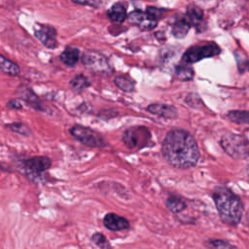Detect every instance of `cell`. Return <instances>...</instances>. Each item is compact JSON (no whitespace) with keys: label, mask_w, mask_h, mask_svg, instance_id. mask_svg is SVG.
I'll return each mask as SVG.
<instances>
[{"label":"cell","mask_w":249,"mask_h":249,"mask_svg":"<svg viewBox=\"0 0 249 249\" xmlns=\"http://www.w3.org/2000/svg\"><path fill=\"white\" fill-rule=\"evenodd\" d=\"M161 154L170 165L180 169L195 166L199 159V149L195 137L182 128H174L166 133Z\"/></svg>","instance_id":"obj_1"},{"label":"cell","mask_w":249,"mask_h":249,"mask_svg":"<svg viewBox=\"0 0 249 249\" xmlns=\"http://www.w3.org/2000/svg\"><path fill=\"white\" fill-rule=\"evenodd\" d=\"M212 197L221 220L228 225L236 226L243 215V204L240 198L227 187H217Z\"/></svg>","instance_id":"obj_2"},{"label":"cell","mask_w":249,"mask_h":249,"mask_svg":"<svg viewBox=\"0 0 249 249\" xmlns=\"http://www.w3.org/2000/svg\"><path fill=\"white\" fill-rule=\"evenodd\" d=\"M224 151L232 158L249 157V141L238 134L226 133L220 141Z\"/></svg>","instance_id":"obj_3"},{"label":"cell","mask_w":249,"mask_h":249,"mask_svg":"<svg viewBox=\"0 0 249 249\" xmlns=\"http://www.w3.org/2000/svg\"><path fill=\"white\" fill-rule=\"evenodd\" d=\"M151 139V133L145 126H131L123 133L122 140L128 149H142Z\"/></svg>","instance_id":"obj_4"},{"label":"cell","mask_w":249,"mask_h":249,"mask_svg":"<svg viewBox=\"0 0 249 249\" xmlns=\"http://www.w3.org/2000/svg\"><path fill=\"white\" fill-rule=\"evenodd\" d=\"M220 53H221V49L215 43L193 46L183 53L182 61L187 64L195 63L203 58L218 55Z\"/></svg>","instance_id":"obj_5"},{"label":"cell","mask_w":249,"mask_h":249,"mask_svg":"<svg viewBox=\"0 0 249 249\" xmlns=\"http://www.w3.org/2000/svg\"><path fill=\"white\" fill-rule=\"evenodd\" d=\"M70 134L80 143L90 148H101L105 145L104 139L96 131L83 125H73L69 129Z\"/></svg>","instance_id":"obj_6"},{"label":"cell","mask_w":249,"mask_h":249,"mask_svg":"<svg viewBox=\"0 0 249 249\" xmlns=\"http://www.w3.org/2000/svg\"><path fill=\"white\" fill-rule=\"evenodd\" d=\"M82 62L90 71L99 73L111 72V66L107 57L97 51H86L82 56Z\"/></svg>","instance_id":"obj_7"},{"label":"cell","mask_w":249,"mask_h":249,"mask_svg":"<svg viewBox=\"0 0 249 249\" xmlns=\"http://www.w3.org/2000/svg\"><path fill=\"white\" fill-rule=\"evenodd\" d=\"M35 37L47 48L54 49L57 46L56 30L48 24L36 23L34 25Z\"/></svg>","instance_id":"obj_8"},{"label":"cell","mask_w":249,"mask_h":249,"mask_svg":"<svg viewBox=\"0 0 249 249\" xmlns=\"http://www.w3.org/2000/svg\"><path fill=\"white\" fill-rule=\"evenodd\" d=\"M128 20L142 30H152L158 25V20L151 17L147 12L140 10L132 11L127 16Z\"/></svg>","instance_id":"obj_9"},{"label":"cell","mask_w":249,"mask_h":249,"mask_svg":"<svg viewBox=\"0 0 249 249\" xmlns=\"http://www.w3.org/2000/svg\"><path fill=\"white\" fill-rule=\"evenodd\" d=\"M51 165L52 160L46 156H37L23 160L24 170L33 175H38L46 171L51 167Z\"/></svg>","instance_id":"obj_10"},{"label":"cell","mask_w":249,"mask_h":249,"mask_svg":"<svg viewBox=\"0 0 249 249\" xmlns=\"http://www.w3.org/2000/svg\"><path fill=\"white\" fill-rule=\"evenodd\" d=\"M183 17L190 24V26L196 28L197 32H202L206 28V24L203 18V12L199 7H188Z\"/></svg>","instance_id":"obj_11"},{"label":"cell","mask_w":249,"mask_h":249,"mask_svg":"<svg viewBox=\"0 0 249 249\" xmlns=\"http://www.w3.org/2000/svg\"><path fill=\"white\" fill-rule=\"evenodd\" d=\"M103 225L110 231H121L129 229L130 224L128 220L116 213H107L103 218Z\"/></svg>","instance_id":"obj_12"},{"label":"cell","mask_w":249,"mask_h":249,"mask_svg":"<svg viewBox=\"0 0 249 249\" xmlns=\"http://www.w3.org/2000/svg\"><path fill=\"white\" fill-rule=\"evenodd\" d=\"M147 111L153 115H156L164 119H176L177 110L174 106L163 103H153L147 107Z\"/></svg>","instance_id":"obj_13"},{"label":"cell","mask_w":249,"mask_h":249,"mask_svg":"<svg viewBox=\"0 0 249 249\" xmlns=\"http://www.w3.org/2000/svg\"><path fill=\"white\" fill-rule=\"evenodd\" d=\"M20 89H21V91L19 92V95L23 99V101H25L26 104H28L30 107L34 108L37 111H43L44 110L40 99L33 92V90H31L30 89L25 88V87H21Z\"/></svg>","instance_id":"obj_14"},{"label":"cell","mask_w":249,"mask_h":249,"mask_svg":"<svg viewBox=\"0 0 249 249\" xmlns=\"http://www.w3.org/2000/svg\"><path fill=\"white\" fill-rule=\"evenodd\" d=\"M107 17L113 22L122 23L126 18V10L122 3H115L107 11Z\"/></svg>","instance_id":"obj_15"},{"label":"cell","mask_w":249,"mask_h":249,"mask_svg":"<svg viewBox=\"0 0 249 249\" xmlns=\"http://www.w3.org/2000/svg\"><path fill=\"white\" fill-rule=\"evenodd\" d=\"M79 54H80V51L77 48L68 46L61 53L59 58L65 65L74 66L77 64L79 60Z\"/></svg>","instance_id":"obj_16"},{"label":"cell","mask_w":249,"mask_h":249,"mask_svg":"<svg viewBox=\"0 0 249 249\" xmlns=\"http://www.w3.org/2000/svg\"><path fill=\"white\" fill-rule=\"evenodd\" d=\"M190 28H191V26L186 21L184 17H180V18H176V20L172 24V34L176 38L182 39L188 34Z\"/></svg>","instance_id":"obj_17"},{"label":"cell","mask_w":249,"mask_h":249,"mask_svg":"<svg viewBox=\"0 0 249 249\" xmlns=\"http://www.w3.org/2000/svg\"><path fill=\"white\" fill-rule=\"evenodd\" d=\"M165 206L167 207V209L170 212L177 214V213L182 212L187 207V204H186L185 200L183 198H181L180 196H170L165 200Z\"/></svg>","instance_id":"obj_18"},{"label":"cell","mask_w":249,"mask_h":249,"mask_svg":"<svg viewBox=\"0 0 249 249\" xmlns=\"http://www.w3.org/2000/svg\"><path fill=\"white\" fill-rule=\"evenodd\" d=\"M0 68L2 72L10 75V76H17L19 74V66L13 62L12 60L6 58L3 54L0 55Z\"/></svg>","instance_id":"obj_19"},{"label":"cell","mask_w":249,"mask_h":249,"mask_svg":"<svg viewBox=\"0 0 249 249\" xmlns=\"http://www.w3.org/2000/svg\"><path fill=\"white\" fill-rule=\"evenodd\" d=\"M194 74H195V72H194L192 66H190L187 63L182 62L181 64H179L175 67V75L179 80L190 81L193 79Z\"/></svg>","instance_id":"obj_20"},{"label":"cell","mask_w":249,"mask_h":249,"mask_svg":"<svg viewBox=\"0 0 249 249\" xmlns=\"http://www.w3.org/2000/svg\"><path fill=\"white\" fill-rule=\"evenodd\" d=\"M70 87L73 90L77 91V92H80L82 90H84L85 89L89 88L90 86V82L89 81V79L80 74V75H76L71 81H70Z\"/></svg>","instance_id":"obj_21"},{"label":"cell","mask_w":249,"mask_h":249,"mask_svg":"<svg viewBox=\"0 0 249 249\" xmlns=\"http://www.w3.org/2000/svg\"><path fill=\"white\" fill-rule=\"evenodd\" d=\"M228 118L239 124H249V111L233 110L228 113Z\"/></svg>","instance_id":"obj_22"},{"label":"cell","mask_w":249,"mask_h":249,"mask_svg":"<svg viewBox=\"0 0 249 249\" xmlns=\"http://www.w3.org/2000/svg\"><path fill=\"white\" fill-rule=\"evenodd\" d=\"M114 83L123 91L132 92L134 90V87H135L134 82H132L131 80H129L124 76H116L114 79Z\"/></svg>","instance_id":"obj_23"},{"label":"cell","mask_w":249,"mask_h":249,"mask_svg":"<svg viewBox=\"0 0 249 249\" xmlns=\"http://www.w3.org/2000/svg\"><path fill=\"white\" fill-rule=\"evenodd\" d=\"M90 240L99 248V249H112L109 241L105 235L101 232H95L91 235Z\"/></svg>","instance_id":"obj_24"},{"label":"cell","mask_w":249,"mask_h":249,"mask_svg":"<svg viewBox=\"0 0 249 249\" xmlns=\"http://www.w3.org/2000/svg\"><path fill=\"white\" fill-rule=\"evenodd\" d=\"M208 249H238L234 245L221 239H210L207 241Z\"/></svg>","instance_id":"obj_25"},{"label":"cell","mask_w":249,"mask_h":249,"mask_svg":"<svg viewBox=\"0 0 249 249\" xmlns=\"http://www.w3.org/2000/svg\"><path fill=\"white\" fill-rule=\"evenodd\" d=\"M7 126L13 130L14 132H17V133H19L21 135H25V136H28L31 134V130L30 128L22 124V123H13V124H7Z\"/></svg>","instance_id":"obj_26"},{"label":"cell","mask_w":249,"mask_h":249,"mask_svg":"<svg viewBox=\"0 0 249 249\" xmlns=\"http://www.w3.org/2000/svg\"><path fill=\"white\" fill-rule=\"evenodd\" d=\"M234 55L236 58V63L239 72L242 73L244 71H249V60L246 58V56L239 53H235Z\"/></svg>","instance_id":"obj_27"},{"label":"cell","mask_w":249,"mask_h":249,"mask_svg":"<svg viewBox=\"0 0 249 249\" xmlns=\"http://www.w3.org/2000/svg\"><path fill=\"white\" fill-rule=\"evenodd\" d=\"M151 17H153L155 19H159L160 18H162L164 12H166V10L160 9V8H157V7H148L147 11H146Z\"/></svg>","instance_id":"obj_28"},{"label":"cell","mask_w":249,"mask_h":249,"mask_svg":"<svg viewBox=\"0 0 249 249\" xmlns=\"http://www.w3.org/2000/svg\"><path fill=\"white\" fill-rule=\"evenodd\" d=\"M7 106L10 107L11 109H20L22 107L20 101H18V99H11L8 103Z\"/></svg>","instance_id":"obj_29"},{"label":"cell","mask_w":249,"mask_h":249,"mask_svg":"<svg viewBox=\"0 0 249 249\" xmlns=\"http://www.w3.org/2000/svg\"><path fill=\"white\" fill-rule=\"evenodd\" d=\"M72 2L74 3V4H79V5H89V6H92V7H97L98 5H100V2H89V1H84V2H82V1H75V0H72Z\"/></svg>","instance_id":"obj_30"},{"label":"cell","mask_w":249,"mask_h":249,"mask_svg":"<svg viewBox=\"0 0 249 249\" xmlns=\"http://www.w3.org/2000/svg\"><path fill=\"white\" fill-rule=\"evenodd\" d=\"M247 222H248V225H249V211L247 212Z\"/></svg>","instance_id":"obj_31"},{"label":"cell","mask_w":249,"mask_h":249,"mask_svg":"<svg viewBox=\"0 0 249 249\" xmlns=\"http://www.w3.org/2000/svg\"><path fill=\"white\" fill-rule=\"evenodd\" d=\"M246 171H247V174H248V176H249V165L247 166V168H246Z\"/></svg>","instance_id":"obj_32"}]
</instances>
